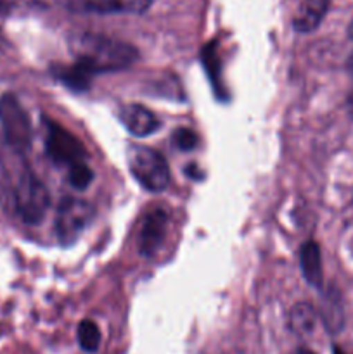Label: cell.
<instances>
[{
  "instance_id": "cell-2",
  "label": "cell",
  "mask_w": 353,
  "mask_h": 354,
  "mask_svg": "<svg viewBox=\"0 0 353 354\" xmlns=\"http://www.w3.org/2000/svg\"><path fill=\"white\" fill-rule=\"evenodd\" d=\"M10 175V194L17 216L26 225L42 223L51 207V194L45 183L21 158Z\"/></svg>"
},
{
  "instance_id": "cell-3",
  "label": "cell",
  "mask_w": 353,
  "mask_h": 354,
  "mask_svg": "<svg viewBox=\"0 0 353 354\" xmlns=\"http://www.w3.org/2000/svg\"><path fill=\"white\" fill-rule=\"evenodd\" d=\"M127 165L135 182L149 192H163L170 185L172 173L168 162L154 149L130 145L127 151Z\"/></svg>"
},
{
  "instance_id": "cell-17",
  "label": "cell",
  "mask_w": 353,
  "mask_h": 354,
  "mask_svg": "<svg viewBox=\"0 0 353 354\" xmlns=\"http://www.w3.org/2000/svg\"><path fill=\"white\" fill-rule=\"evenodd\" d=\"M68 180L76 190H85L92 183L93 171L85 161L75 162L68 168Z\"/></svg>"
},
{
  "instance_id": "cell-19",
  "label": "cell",
  "mask_w": 353,
  "mask_h": 354,
  "mask_svg": "<svg viewBox=\"0 0 353 354\" xmlns=\"http://www.w3.org/2000/svg\"><path fill=\"white\" fill-rule=\"evenodd\" d=\"M187 175H190V176H192V178H201V176H203V173L197 171L196 166L192 165L189 169H187ZM190 176H189V178H190Z\"/></svg>"
},
{
  "instance_id": "cell-1",
  "label": "cell",
  "mask_w": 353,
  "mask_h": 354,
  "mask_svg": "<svg viewBox=\"0 0 353 354\" xmlns=\"http://www.w3.org/2000/svg\"><path fill=\"white\" fill-rule=\"evenodd\" d=\"M69 52L76 64L87 69L90 75L121 71L130 68L138 59V50L132 44L92 31L73 35Z\"/></svg>"
},
{
  "instance_id": "cell-25",
  "label": "cell",
  "mask_w": 353,
  "mask_h": 354,
  "mask_svg": "<svg viewBox=\"0 0 353 354\" xmlns=\"http://www.w3.org/2000/svg\"><path fill=\"white\" fill-rule=\"evenodd\" d=\"M348 68L352 69V73H353V54H352V57H350V61H348Z\"/></svg>"
},
{
  "instance_id": "cell-18",
  "label": "cell",
  "mask_w": 353,
  "mask_h": 354,
  "mask_svg": "<svg viewBox=\"0 0 353 354\" xmlns=\"http://www.w3.org/2000/svg\"><path fill=\"white\" fill-rule=\"evenodd\" d=\"M172 144L180 151H194L199 145V137L189 128H179L172 133Z\"/></svg>"
},
{
  "instance_id": "cell-21",
  "label": "cell",
  "mask_w": 353,
  "mask_h": 354,
  "mask_svg": "<svg viewBox=\"0 0 353 354\" xmlns=\"http://www.w3.org/2000/svg\"><path fill=\"white\" fill-rule=\"evenodd\" d=\"M348 109H350V113H352V116H353V92H352V95H350V99H348Z\"/></svg>"
},
{
  "instance_id": "cell-6",
  "label": "cell",
  "mask_w": 353,
  "mask_h": 354,
  "mask_svg": "<svg viewBox=\"0 0 353 354\" xmlns=\"http://www.w3.org/2000/svg\"><path fill=\"white\" fill-rule=\"evenodd\" d=\"M45 152L55 165L71 166L75 162L85 161L87 149L83 147L82 142L75 137L69 130L57 123L54 120L45 118Z\"/></svg>"
},
{
  "instance_id": "cell-15",
  "label": "cell",
  "mask_w": 353,
  "mask_h": 354,
  "mask_svg": "<svg viewBox=\"0 0 353 354\" xmlns=\"http://www.w3.org/2000/svg\"><path fill=\"white\" fill-rule=\"evenodd\" d=\"M201 61H203V68L206 71L210 83L213 85V90L217 92V95L220 99L227 97V90H225L224 82H221L220 76V61H218L217 54V41H211V44L204 45L203 50H201Z\"/></svg>"
},
{
  "instance_id": "cell-9",
  "label": "cell",
  "mask_w": 353,
  "mask_h": 354,
  "mask_svg": "<svg viewBox=\"0 0 353 354\" xmlns=\"http://www.w3.org/2000/svg\"><path fill=\"white\" fill-rule=\"evenodd\" d=\"M152 0H78L75 12L96 14H141Z\"/></svg>"
},
{
  "instance_id": "cell-10",
  "label": "cell",
  "mask_w": 353,
  "mask_h": 354,
  "mask_svg": "<svg viewBox=\"0 0 353 354\" xmlns=\"http://www.w3.org/2000/svg\"><path fill=\"white\" fill-rule=\"evenodd\" d=\"M331 0H300L293 12V28L298 33H311L324 21Z\"/></svg>"
},
{
  "instance_id": "cell-16",
  "label": "cell",
  "mask_w": 353,
  "mask_h": 354,
  "mask_svg": "<svg viewBox=\"0 0 353 354\" xmlns=\"http://www.w3.org/2000/svg\"><path fill=\"white\" fill-rule=\"evenodd\" d=\"M78 344L85 353H96L100 346V330L92 320H83L78 325Z\"/></svg>"
},
{
  "instance_id": "cell-23",
  "label": "cell",
  "mask_w": 353,
  "mask_h": 354,
  "mask_svg": "<svg viewBox=\"0 0 353 354\" xmlns=\"http://www.w3.org/2000/svg\"><path fill=\"white\" fill-rule=\"evenodd\" d=\"M348 35H350V38H353V19H352V23H350V26H348Z\"/></svg>"
},
{
  "instance_id": "cell-24",
  "label": "cell",
  "mask_w": 353,
  "mask_h": 354,
  "mask_svg": "<svg viewBox=\"0 0 353 354\" xmlns=\"http://www.w3.org/2000/svg\"><path fill=\"white\" fill-rule=\"evenodd\" d=\"M332 354H345V353H343L338 346H334V351H332Z\"/></svg>"
},
{
  "instance_id": "cell-7",
  "label": "cell",
  "mask_w": 353,
  "mask_h": 354,
  "mask_svg": "<svg viewBox=\"0 0 353 354\" xmlns=\"http://www.w3.org/2000/svg\"><path fill=\"white\" fill-rule=\"evenodd\" d=\"M168 223L170 213L168 209L163 206L152 207V209L145 214L137 241L138 252H141L142 256L152 258V256L161 249L166 237V232H168Z\"/></svg>"
},
{
  "instance_id": "cell-8",
  "label": "cell",
  "mask_w": 353,
  "mask_h": 354,
  "mask_svg": "<svg viewBox=\"0 0 353 354\" xmlns=\"http://www.w3.org/2000/svg\"><path fill=\"white\" fill-rule=\"evenodd\" d=\"M120 121L135 137H147L161 127L156 114L141 104H128L121 107Z\"/></svg>"
},
{
  "instance_id": "cell-14",
  "label": "cell",
  "mask_w": 353,
  "mask_h": 354,
  "mask_svg": "<svg viewBox=\"0 0 353 354\" xmlns=\"http://www.w3.org/2000/svg\"><path fill=\"white\" fill-rule=\"evenodd\" d=\"M54 76L62 83V85L68 86L73 92H87L90 88V83H92V75H90L87 69H83L82 66L75 64L71 66H59V68L52 69Z\"/></svg>"
},
{
  "instance_id": "cell-11",
  "label": "cell",
  "mask_w": 353,
  "mask_h": 354,
  "mask_svg": "<svg viewBox=\"0 0 353 354\" xmlns=\"http://www.w3.org/2000/svg\"><path fill=\"white\" fill-rule=\"evenodd\" d=\"M300 268L305 280L315 289H322L324 273H322L320 245L315 241H307L300 249Z\"/></svg>"
},
{
  "instance_id": "cell-13",
  "label": "cell",
  "mask_w": 353,
  "mask_h": 354,
  "mask_svg": "<svg viewBox=\"0 0 353 354\" xmlns=\"http://www.w3.org/2000/svg\"><path fill=\"white\" fill-rule=\"evenodd\" d=\"M320 317L325 328H327L331 334H338V332H341V328L345 327V311H343L341 299H339L336 290H329V292L325 294L324 301H322Z\"/></svg>"
},
{
  "instance_id": "cell-4",
  "label": "cell",
  "mask_w": 353,
  "mask_h": 354,
  "mask_svg": "<svg viewBox=\"0 0 353 354\" xmlns=\"http://www.w3.org/2000/svg\"><path fill=\"white\" fill-rule=\"evenodd\" d=\"M0 123L7 145L14 152L23 154L30 147L31 123L23 104L12 93H3L0 97Z\"/></svg>"
},
{
  "instance_id": "cell-20",
  "label": "cell",
  "mask_w": 353,
  "mask_h": 354,
  "mask_svg": "<svg viewBox=\"0 0 353 354\" xmlns=\"http://www.w3.org/2000/svg\"><path fill=\"white\" fill-rule=\"evenodd\" d=\"M9 12V3L6 0H0V16H6Z\"/></svg>"
},
{
  "instance_id": "cell-5",
  "label": "cell",
  "mask_w": 353,
  "mask_h": 354,
  "mask_svg": "<svg viewBox=\"0 0 353 354\" xmlns=\"http://www.w3.org/2000/svg\"><path fill=\"white\" fill-rule=\"evenodd\" d=\"M93 207L87 201L78 197H64L59 203L55 211L54 228L59 242L62 245H69L80 237L87 225L92 221Z\"/></svg>"
},
{
  "instance_id": "cell-12",
  "label": "cell",
  "mask_w": 353,
  "mask_h": 354,
  "mask_svg": "<svg viewBox=\"0 0 353 354\" xmlns=\"http://www.w3.org/2000/svg\"><path fill=\"white\" fill-rule=\"evenodd\" d=\"M317 311L311 304L308 303H298L291 308L289 317H287V324L293 334L298 337H308L314 334L315 327H317Z\"/></svg>"
},
{
  "instance_id": "cell-22",
  "label": "cell",
  "mask_w": 353,
  "mask_h": 354,
  "mask_svg": "<svg viewBox=\"0 0 353 354\" xmlns=\"http://www.w3.org/2000/svg\"><path fill=\"white\" fill-rule=\"evenodd\" d=\"M298 354H315L314 351H310V349H305V348H301L300 351H298Z\"/></svg>"
}]
</instances>
